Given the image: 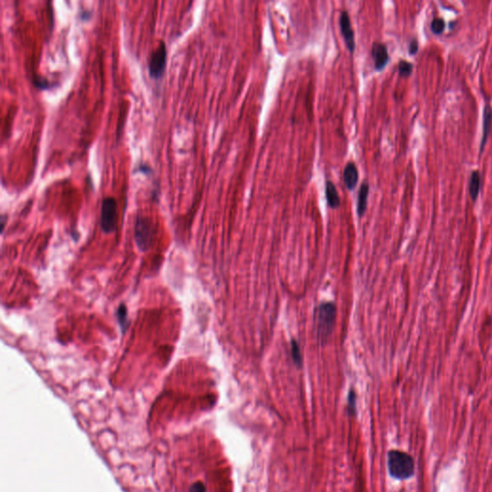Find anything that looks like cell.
Listing matches in <instances>:
<instances>
[{
	"mask_svg": "<svg viewBox=\"0 0 492 492\" xmlns=\"http://www.w3.org/2000/svg\"><path fill=\"white\" fill-rule=\"evenodd\" d=\"M336 309L333 303H322L315 310V327L319 341L326 343L333 333Z\"/></svg>",
	"mask_w": 492,
	"mask_h": 492,
	"instance_id": "1",
	"label": "cell"
},
{
	"mask_svg": "<svg viewBox=\"0 0 492 492\" xmlns=\"http://www.w3.org/2000/svg\"><path fill=\"white\" fill-rule=\"evenodd\" d=\"M388 467L391 477L397 480H408L414 475L413 458L399 450L389 452Z\"/></svg>",
	"mask_w": 492,
	"mask_h": 492,
	"instance_id": "2",
	"label": "cell"
},
{
	"mask_svg": "<svg viewBox=\"0 0 492 492\" xmlns=\"http://www.w3.org/2000/svg\"><path fill=\"white\" fill-rule=\"evenodd\" d=\"M154 226L152 221L145 217H138L135 225V239L138 248L145 252L149 249L153 241Z\"/></svg>",
	"mask_w": 492,
	"mask_h": 492,
	"instance_id": "3",
	"label": "cell"
},
{
	"mask_svg": "<svg viewBox=\"0 0 492 492\" xmlns=\"http://www.w3.org/2000/svg\"><path fill=\"white\" fill-rule=\"evenodd\" d=\"M117 220V204L112 196H106L103 198L100 212V225L102 230L106 234L115 232Z\"/></svg>",
	"mask_w": 492,
	"mask_h": 492,
	"instance_id": "4",
	"label": "cell"
},
{
	"mask_svg": "<svg viewBox=\"0 0 492 492\" xmlns=\"http://www.w3.org/2000/svg\"><path fill=\"white\" fill-rule=\"evenodd\" d=\"M166 57L165 43L160 41L158 46L152 51L148 62V72L151 78L160 79L163 77L166 66Z\"/></svg>",
	"mask_w": 492,
	"mask_h": 492,
	"instance_id": "5",
	"label": "cell"
},
{
	"mask_svg": "<svg viewBox=\"0 0 492 492\" xmlns=\"http://www.w3.org/2000/svg\"><path fill=\"white\" fill-rule=\"evenodd\" d=\"M339 26L341 30V34L343 36L344 42L346 44L348 50L352 53L355 51L356 42H355V33L351 24V19L347 11L341 12L339 16Z\"/></svg>",
	"mask_w": 492,
	"mask_h": 492,
	"instance_id": "6",
	"label": "cell"
},
{
	"mask_svg": "<svg viewBox=\"0 0 492 492\" xmlns=\"http://www.w3.org/2000/svg\"><path fill=\"white\" fill-rule=\"evenodd\" d=\"M371 56L374 61V68L376 71H382L389 63L390 55L388 47L382 43H374L371 47Z\"/></svg>",
	"mask_w": 492,
	"mask_h": 492,
	"instance_id": "7",
	"label": "cell"
},
{
	"mask_svg": "<svg viewBox=\"0 0 492 492\" xmlns=\"http://www.w3.org/2000/svg\"><path fill=\"white\" fill-rule=\"evenodd\" d=\"M359 180V171L357 165L353 162H349L343 169V181L346 188L353 190L356 188Z\"/></svg>",
	"mask_w": 492,
	"mask_h": 492,
	"instance_id": "8",
	"label": "cell"
},
{
	"mask_svg": "<svg viewBox=\"0 0 492 492\" xmlns=\"http://www.w3.org/2000/svg\"><path fill=\"white\" fill-rule=\"evenodd\" d=\"M368 194H369V185L367 181L362 182L361 188L359 189L358 193V208L357 212L359 217H362L363 214L366 211L367 208V201H368Z\"/></svg>",
	"mask_w": 492,
	"mask_h": 492,
	"instance_id": "9",
	"label": "cell"
},
{
	"mask_svg": "<svg viewBox=\"0 0 492 492\" xmlns=\"http://www.w3.org/2000/svg\"><path fill=\"white\" fill-rule=\"evenodd\" d=\"M325 191H326V198L329 207L335 209L340 206V197L338 195L337 189L335 188L334 184L332 181H326L325 185Z\"/></svg>",
	"mask_w": 492,
	"mask_h": 492,
	"instance_id": "10",
	"label": "cell"
},
{
	"mask_svg": "<svg viewBox=\"0 0 492 492\" xmlns=\"http://www.w3.org/2000/svg\"><path fill=\"white\" fill-rule=\"evenodd\" d=\"M492 128V108L491 106L487 105L484 111V131H483V138H482V143H481V152L483 151L485 145L487 143L488 137L491 133Z\"/></svg>",
	"mask_w": 492,
	"mask_h": 492,
	"instance_id": "11",
	"label": "cell"
},
{
	"mask_svg": "<svg viewBox=\"0 0 492 492\" xmlns=\"http://www.w3.org/2000/svg\"><path fill=\"white\" fill-rule=\"evenodd\" d=\"M480 188H481V174L478 170H475L471 174L469 181V193L473 200L477 199Z\"/></svg>",
	"mask_w": 492,
	"mask_h": 492,
	"instance_id": "12",
	"label": "cell"
},
{
	"mask_svg": "<svg viewBox=\"0 0 492 492\" xmlns=\"http://www.w3.org/2000/svg\"><path fill=\"white\" fill-rule=\"evenodd\" d=\"M116 318H117L118 323L121 327L122 332L124 333L126 331V329L128 328V325H129L128 313H127V308L125 305L121 304L118 307L117 312H116Z\"/></svg>",
	"mask_w": 492,
	"mask_h": 492,
	"instance_id": "13",
	"label": "cell"
},
{
	"mask_svg": "<svg viewBox=\"0 0 492 492\" xmlns=\"http://www.w3.org/2000/svg\"><path fill=\"white\" fill-rule=\"evenodd\" d=\"M291 355H292V359H293V361L295 362V364L300 367L302 365V363H303L302 354H301V351H300L299 344L295 340H292L291 341Z\"/></svg>",
	"mask_w": 492,
	"mask_h": 492,
	"instance_id": "14",
	"label": "cell"
},
{
	"mask_svg": "<svg viewBox=\"0 0 492 492\" xmlns=\"http://www.w3.org/2000/svg\"><path fill=\"white\" fill-rule=\"evenodd\" d=\"M398 70H399V74L401 76L403 77L409 76L412 72V64H410L406 60H401L398 65Z\"/></svg>",
	"mask_w": 492,
	"mask_h": 492,
	"instance_id": "15",
	"label": "cell"
},
{
	"mask_svg": "<svg viewBox=\"0 0 492 492\" xmlns=\"http://www.w3.org/2000/svg\"><path fill=\"white\" fill-rule=\"evenodd\" d=\"M431 28L434 34H441L445 28V21L441 17H435L431 22Z\"/></svg>",
	"mask_w": 492,
	"mask_h": 492,
	"instance_id": "16",
	"label": "cell"
},
{
	"mask_svg": "<svg viewBox=\"0 0 492 492\" xmlns=\"http://www.w3.org/2000/svg\"><path fill=\"white\" fill-rule=\"evenodd\" d=\"M417 51H418V42L416 39H412L409 44V52L410 55H413Z\"/></svg>",
	"mask_w": 492,
	"mask_h": 492,
	"instance_id": "17",
	"label": "cell"
},
{
	"mask_svg": "<svg viewBox=\"0 0 492 492\" xmlns=\"http://www.w3.org/2000/svg\"><path fill=\"white\" fill-rule=\"evenodd\" d=\"M35 84L38 86V87H41V88H48L49 86H50V83L46 80V79H44L42 77H36L35 79Z\"/></svg>",
	"mask_w": 492,
	"mask_h": 492,
	"instance_id": "18",
	"label": "cell"
},
{
	"mask_svg": "<svg viewBox=\"0 0 492 492\" xmlns=\"http://www.w3.org/2000/svg\"><path fill=\"white\" fill-rule=\"evenodd\" d=\"M189 492H206V488L202 483H195L190 488Z\"/></svg>",
	"mask_w": 492,
	"mask_h": 492,
	"instance_id": "19",
	"label": "cell"
},
{
	"mask_svg": "<svg viewBox=\"0 0 492 492\" xmlns=\"http://www.w3.org/2000/svg\"><path fill=\"white\" fill-rule=\"evenodd\" d=\"M137 169H138V171L144 172L145 174H150L152 172V168L147 164H145V163L140 164Z\"/></svg>",
	"mask_w": 492,
	"mask_h": 492,
	"instance_id": "20",
	"label": "cell"
},
{
	"mask_svg": "<svg viewBox=\"0 0 492 492\" xmlns=\"http://www.w3.org/2000/svg\"><path fill=\"white\" fill-rule=\"evenodd\" d=\"M355 403H356V394L354 391H350V393H349V407L353 410H355Z\"/></svg>",
	"mask_w": 492,
	"mask_h": 492,
	"instance_id": "21",
	"label": "cell"
}]
</instances>
